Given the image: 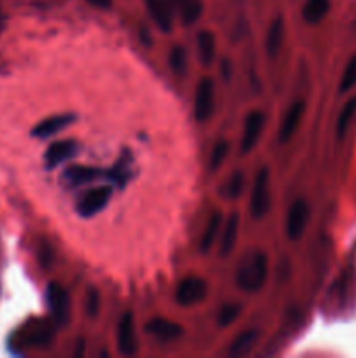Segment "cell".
I'll return each instance as SVG.
<instances>
[{
	"label": "cell",
	"mask_w": 356,
	"mask_h": 358,
	"mask_svg": "<svg viewBox=\"0 0 356 358\" xmlns=\"http://www.w3.org/2000/svg\"><path fill=\"white\" fill-rule=\"evenodd\" d=\"M267 255L264 252H251L243 259L236 273V283L244 292H258L267 280Z\"/></svg>",
	"instance_id": "1"
},
{
	"label": "cell",
	"mask_w": 356,
	"mask_h": 358,
	"mask_svg": "<svg viewBox=\"0 0 356 358\" xmlns=\"http://www.w3.org/2000/svg\"><path fill=\"white\" fill-rule=\"evenodd\" d=\"M269 203H271V196H269V168L264 166L258 170L257 177H255L253 191H251L250 199V212L255 219H262L267 213Z\"/></svg>",
	"instance_id": "2"
},
{
	"label": "cell",
	"mask_w": 356,
	"mask_h": 358,
	"mask_svg": "<svg viewBox=\"0 0 356 358\" xmlns=\"http://www.w3.org/2000/svg\"><path fill=\"white\" fill-rule=\"evenodd\" d=\"M213 105H215V86L209 77H202L198 84L194 98V117L195 121L205 122L212 117Z\"/></svg>",
	"instance_id": "3"
},
{
	"label": "cell",
	"mask_w": 356,
	"mask_h": 358,
	"mask_svg": "<svg viewBox=\"0 0 356 358\" xmlns=\"http://www.w3.org/2000/svg\"><path fill=\"white\" fill-rule=\"evenodd\" d=\"M112 198V189L110 187H96L87 191L82 198L79 199V205H77V212L84 219H89L94 217L96 213H100L105 206L108 205Z\"/></svg>",
	"instance_id": "4"
},
{
	"label": "cell",
	"mask_w": 356,
	"mask_h": 358,
	"mask_svg": "<svg viewBox=\"0 0 356 358\" xmlns=\"http://www.w3.org/2000/svg\"><path fill=\"white\" fill-rule=\"evenodd\" d=\"M47 306L51 310L52 318L58 325H65L70 315L68 294L59 283H49L47 287Z\"/></svg>",
	"instance_id": "5"
},
{
	"label": "cell",
	"mask_w": 356,
	"mask_h": 358,
	"mask_svg": "<svg viewBox=\"0 0 356 358\" xmlns=\"http://www.w3.org/2000/svg\"><path fill=\"white\" fill-rule=\"evenodd\" d=\"M206 292H208V285H206L205 280L191 276L178 285L177 303L181 306H192V304H198L199 301L205 299Z\"/></svg>",
	"instance_id": "6"
},
{
	"label": "cell",
	"mask_w": 356,
	"mask_h": 358,
	"mask_svg": "<svg viewBox=\"0 0 356 358\" xmlns=\"http://www.w3.org/2000/svg\"><path fill=\"white\" fill-rule=\"evenodd\" d=\"M307 219H309V206L304 199H297L293 205L290 206L288 217H286V234L290 240L297 241L304 234V229L307 226Z\"/></svg>",
	"instance_id": "7"
},
{
	"label": "cell",
	"mask_w": 356,
	"mask_h": 358,
	"mask_svg": "<svg viewBox=\"0 0 356 358\" xmlns=\"http://www.w3.org/2000/svg\"><path fill=\"white\" fill-rule=\"evenodd\" d=\"M264 129V114L260 110H251L244 119L243 138H241V152L246 154L257 145L260 133Z\"/></svg>",
	"instance_id": "8"
},
{
	"label": "cell",
	"mask_w": 356,
	"mask_h": 358,
	"mask_svg": "<svg viewBox=\"0 0 356 358\" xmlns=\"http://www.w3.org/2000/svg\"><path fill=\"white\" fill-rule=\"evenodd\" d=\"M117 346L122 355H135L138 350V343L135 338V324H133V315L124 313L117 327Z\"/></svg>",
	"instance_id": "9"
},
{
	"label": "cell",
	"mask_w": 356,
	"mask_h": 358,
	"mask_svg": "<svg viewBox=\"0 0 356 358\" xmlns=\"http://www.w3.org/2000/svg\"><path fill=\"white\" fill-rule=\"evenodd\" d=\"M145 7L159 30L171 31V28H173V6H171V0H145Z\"/></svg>",
	"instance_id": "10"
},
{
	"label": "cell",
	"mask_w": 356,
	"mask_h": 358,
	"mask_svg": "<svg viewBox=\"0 0 356 358\" xmlns=\"http://www.w3.org/2000/svg\"><path fill=\"white\" fill-rule=\"evenodd\" d=\"M145 332L147 334L154 336L156 339H159V341L168 343L180 338L184 329L178 324H175V322L164 320V318H154V320H150L149 324L145 325Z\"/></svg>",
	"instance_id": "11"
},
{
	"label": "cell",
	"mask_w": 356,
	"mask_h": 358,
	"mask_svg": "<svg viewBox=\"0 0 356 358\" xmlns=\"http://www.w3.org/2000/svg\"><path fill=\"white\" fill-rule=\"evenodd\" d=\"M77 152V142L75 140H59L54 142L45 152V166L47 168H56L58 164H61L63 161L70 159V157L75 156Z\"/></svg>",
	"instance_id": "12"
},
{
	"label": "cell",
	"mask_w": 356,
	"mask_h": 358,
	"mask_svg": "<svg viewBox=\"0 0 356 358\" xmlns=\"http://www.w3.org/2000/svg\"><path fill=\"white\" fill-rule=\"evenodd\" d=\"M304 110H306L304 101H295V103L288 108V112H286L285 119H283L281 122V128H279V142L285 143L292 138L293 133H295L297 128L300 126V121H302Z\"/></svg>",
	"instance_id": "13"
},
{
	"label": "cell",
	"mask_w": 356,
	"mask_h": 358,
	"mask_svg": "<svg viewBox=\"0 0 356 358\" xmlns=\"http://www.w3.org/2000/svg\"><path fill=\"white\" fill-rule=\"evenodd\" d=\"M72 121H73V115H68V114L54 115V117L45 119V121H42L40 124L35 126V128L31 129V135L38 136V138H47V136L56 135V133L65 129L68 124H72Z\"/></svg>",
	"instance_id": "14"
},
{
	"label": "cell",
	"mask_w": 356,
	"mask_h": 358,
	"mask_svg": "<svg viewBox=\"0 0 356 358\" xmlns=\"http://www.w3.org/2000/svg\"><path fill=\"white\" fill-rule=\"evenodd\" d=\"M332 0H306L302 7V17L307 24H318L328 16Z\"/></svg>",
	"instance_id": "15"
},
{
	"label": "cell",
	"mask_w": 356,
	"mask_h": 358,
	"mask_svg": "<svg viewBox=\"0 0 356 358\" xmlns=\"http://www.w3.org/2000/svg\"><path fill=\"white\" fill-rule=\"evenodd\" d=\"M63 177H65L66 184L72 185V187H77V185L87 184V182L100 177V170L91 166H77V164H73V166L66 168Z\"/></svg>",
	"instance_id": "16"
},
{
	"label": "cell",
	"mask_w": 356,
	"mask_h": 358,
	"mask_svg": "<svg viewBox=\"0 0 356 358\" xmlns=\"http://www.w3.org/2000/svg\"><path fill=\"white\" fill-rule=\"evenodd\" d=\"M237 229H239V215L232 213L227 219L225 229H223L222 240H220V255L222 257H227L234 250V245H236L237 240Z\"/></svg>",
	"instance_id": "17"
},
{
	"label": "cell",
	"mask_w": 356,
	"mask_h": 358,
	"mask_svg": "<svg viewBox=\"0 0 356 358\" xmlns=\"http://www.w3.org/2000/svg\"><path fill=\"white\" fill-rule=\"evenodd\" d=\"M283 37H285V24H283V17L278 16L271 23V28H269L267 41H265V49H267L269 56H276L281 49Z\"/></svg>",
	"instance_id": "18"
},
{
	"label": "cell",
	"mask_w": 356,
	"mask_h": 358,
	"mask_svg": "<svg viewBox=\"0 0 356 358\" xmlns=\"http://www.w3.org/2000/svg\"><path fill=\"white\" fill-rule=\"evenodd\" d=\"M257 339H258V331L243 332V334H239L236 339H234L232 345H230L229 353L232 357L246 355V353H250L251 350H253V346L257 345Z\"/></svg>",
	"instance_id": "19"
},
{
	"label": "cell",
	"mask_w": 356,
	"mask_h": 358,
	"mask_svg": "<svg viewBox=\"0 0 356 358\" xmlns=\"http://www.w3.org/2000/svg\"><path fill=\"white\" fill-rule=\"evenodd\" d=\"M180 13L181 21L185 24H192L201 17L202 14V0H175Z\"/></svg>",
	"instance_id": "20"
},
{
	"label": "cell",
	"mask_w": 356,
	"mask_h": 358,
	"mask_svg": "<svg viewBox=\"0 0 356 358\" xmlns=\"http://www.w3.org/2000/svg\"><path fill=\"white\" fill-rule=\"evenodd\" d=\"M198 48H199V58L205 66L212 65L213 58H215V37L212 31H199L198 35Z\"/></svg>",
	"instance_id": "21"
},
{
	"label": "cell",
	"mask_w": 356,
	"mask_h": 358,
	"mask_svg": "<svg viewBox=\"0 0 356 358\" xmlns=\"http://www.w3.org/2000/svg\"><path fill=\"white\" fill-rule=\"evenodd\" d=\"M220 224H222V213L215 212L212 217H209L208 224H206L205 234H202V240H201V250L202 252H208L209 248H212L216 234L220 233Z\"/></svg>",
	"instance_id": "22"
},
{
	"label": "cell",
	"mask_w": 356,
	"mask_h": 358,
	"mask_svg": "<svg viewBox=\"0 0 356 358\" xmlns=\"http://www.w3.org/2000/svg\"><path fill=\"white\" fill-rule=\"evenodd\" d=\"M30 346H47L52 341V329L47 324H38L27 336Z\"/></svg>",
	"instance_id": "23"
},
{
	"label": "cell",
	"mask_w": 356,
	"mask_h": 358,
	"mask_svg": "<svg viewBox=\"0 0 356 358\" xmlns=\"http://www.w3.org/2000/svg\"><path fill=\"white\" fill-rule=\"evenodd\" d=\"M356 86V55L346 65L344 72H342L341 84H339V93H348L349 90Z\"/></svg>",
	"instance_id": "24"
},
{
	"label": "cell",
	"mask_w": 356,
	"mask_h": 358,
	"mask_svg": "<svg viewBox=\"0 0 356 358\" xmlns=\"http://www.w3.org/2000/svg\"><path fill=\"white\" fill-rule=\"evenodd\" d=\"M356 114V96H353L351 100L346 103V107L342 108L341 115H339L337 119V135L339 136H344L346 129H348L349 122H351V119L355 117Z\"/></svg>",
	"instance_id": "25"
},
{
	"label": "cell",
	"mask_w": 356,
	"mask_h": 358,
	"mask_svg": "<svg viewBox=\"0 0 356 358\" xmlns=\"http://www.w3.org/2000/svg\"><path fill=\"white\" fill-rule=\"evenodd\" d=\"M227 152H229V145H227V142L225 140H218L212 150V157H209V170L215 171L216 168L222 166Z\"/></svg>",
	"instance_id": "26"
},
{
	"label": "cell",
	"mask_w": 356,
	"mask_h": 358,
	"mask_svg": "<svg viewBox=\"0 0 356 358\" xmlns=\"http://www.w3.org/2000/svg\"><path fill=\"white\" fill-rule=\"evenodd\" d=\"M170 63L175 73L184 76L185 70H187V55H185L184 49L173 48V51H171V56H170Z\"/></svg>",
	"instance_id": "27"
},
{
	"label": "cell",
	"mask_w": 356,
	"mask_h": 358,
	"mask_svg": "<svg viewBox=\"0 0 356 358\" xmlns=\"http://www.w3.org/2000/svg\"><path fill=\"white\" fill-rule=\"evenodd\" d=\"M239 311H241L239 304H225L218 313L220 327H227L229 324H232V322L237 318V315H239Z\"/></svg>",
	"instance_id": "28"
},
{
	"label": "cell",
	"mask_w": 356,
	"mask_h": 358,
	"mask_svg": "<svg viewBox=\"0 0 356 358\" xmlns=\"http://www.w3.org/2000/svg\"><path fill=\"white\" fill-rule=\"evenodd\" d=\"M241 189H243V175H232L229 185H227V194H229L230 198H237V196L241 194Z\"/></svg>",
	"instance_id": "29"
},
{
	"label": "cell",
	"mask_w": 356,
	"mask_h": 358,
	"mask_svg": "<svg viewBox=\"0 0 356 358\" xmlns=\"http://www.w3.org/2000/svg\"><path fill=\"white\" fill-rule=\"evenodd\" d=\"M98 306H100V303H98V292L91 287L89 292H87V313H89L91 318H94L98 315Z\"/></svg>",
	"instance_id": "30"
},
{
	"label": "cell",
	"mask_w": 356,
	"mask_h": 358,
	"mask_svg": "<svg viewBox=\"0 0 356 358\" xmlns=\"http://www.w3.org/2000/svg\"><path fill=\"white\" fill-rule=\"evenodd\" d=\"M86 2L100 10H108L112 7V0H86Z\"/></svg>",
	"instance_id": "31"
},
{
	"label": "cell",
	"mask_w": 356,
	"mask_h": 358,
	"mask_svg": "<svg viewBox=\"0 0 356 358\" xmlns=\"http://www.w3.org/2000/svg\"><path fill=\"white\" fill-rule=\"evenodd\" d=\"M3 28H6V14H3L2 7H0V31H2Z\"/></svg>",
	"instance_id": "32"
}]
</instances>
